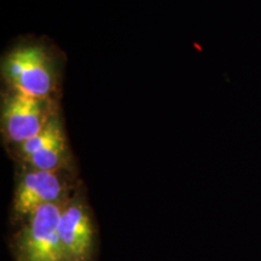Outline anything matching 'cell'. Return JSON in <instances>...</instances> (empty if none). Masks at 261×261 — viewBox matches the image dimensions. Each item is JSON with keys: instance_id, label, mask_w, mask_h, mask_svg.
Here are the masks:
<instances>
[{"instance_id": "3957f363", "label": "cell", "mask_w": 261, "mask_h": 261, "mask_svg": "<svg viewBox=\"0 0 261 261\" xmlns=\"http://www.w3.org/2000/svg\"><path fill=\"white\" fill-rule=\"evenodd\" d=\"M51 119L46 99L19 92L12 94L3 112L5 135L18 144L39 135Z\"/></svg>"}, {"instance_id": "6da1fadb", "label": "cell", "mask_w": 261, "mask_h": 261, "mask_svg": "<svg viewBox=\"0 0 261 261\" xmlns=\"http://www.w3.org/2000/svg\"><path fill=\"white\" fill-rule=\"evenodd\" d=\"M63 205L60 202L42 204L28 215L18 241L22 261H65L58 226Z\"/></svg>"}, {"instance_id": "5b68a950", "label": "cell", "mask_w": 261, "mask_h": 261, "mask_svg": "<svg viewBox=\"0 0 261 261\" xmlns=\"http://www.w3.org/2000/svg\"><path fill=\"white\" fill-rule=\"evenodd\" d=\"M63 182L56 172L32 169L19 181L15 194V211L19 215H29L42 204L60 202Z\"/></svg>"}, {"instance_id": "8992f818", "label": "cell", "mask_w": 261, "mask_h": 261, "mask_svg": "<svg viewBox=\"0 0 261 261\" xmlns=\"http://www.w3.org/2000/svg\"><path fill=\"white\" fill-rule=\"evenodd\" d=\"M24 161L33 169L56 172L63 162L65 143L60 122L52 119L39 135L21 144Z\"/></svg>"}, {"instance_id": "7a4b0ae2", "label": "cell", "mask_w": 261, "mask_h": 261, "mask_svg": "<svg viewBox=\"0 0 261 261\" xmlns=\"http://www.w3.org/2000/svg\"><path fill=\"white\" fill-rule=\"evenodd\" d=\"M4 74L16 92L46 99L54 87L50 60L41 47L16 48L6 57Z\"/></svg>"}, {"instance_id": "277c9868", "label": "cell", "mask_w": 261, "mask_h": 261, "mask_svg": "<svg viewBox=\"0 0 261 261\" xmlns=\"http://www.w3.org/2000/svg\"><path fill=\"white\" fill-rule=\"evenodd\" d=\"M65 261H89L93 246V227L86 210L80 203H70L62 211L60 226Z\"/></svg>"}]
</instances>
